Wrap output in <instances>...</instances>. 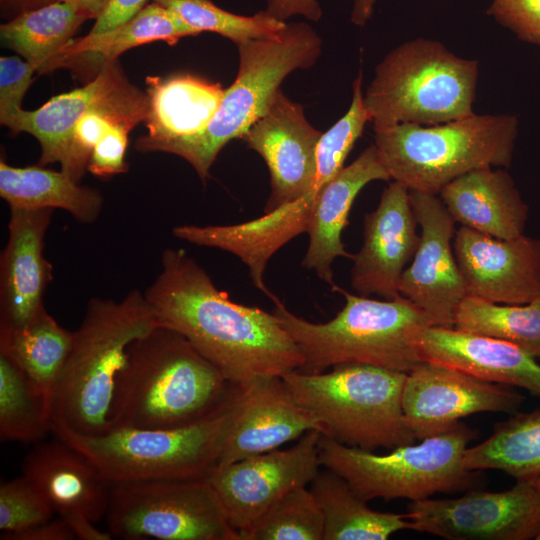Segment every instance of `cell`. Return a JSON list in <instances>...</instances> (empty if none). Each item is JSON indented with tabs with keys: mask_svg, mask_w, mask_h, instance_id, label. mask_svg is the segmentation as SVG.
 Returning a JSON list of instances; mask_svg holds the SVG:
<instances>
[{
	"mask_svg": "<svg viewBox=\"0 0 540 540\" xmlns=\"http://www.w3.org/2000/svg\"><path fill=\"white\" fill-rule=\"evenodd\" d=\"M144 295L160 325L183 335L235 386L299 369L303 356L274 314L219 290L183 249L162 252Z\"/></svg>",
	"mask_w": 540,
	"mask_h": 540,
	"instance_id": "cell-1",
	"label": "cell"
},
{
	"mask_svg": "<svg viewBox=\"0 0 540 540\" xmlns=\"http://www.w3.org/2000/svg\"><path fill=\"white\" fill-rule=\"evenodd\" d=\"M239 389L183 335L158 325L129 347L114 429L195 425L224 412Z\"/></svg>",
	"mask_w": 540,
	"mask_h": 540,
	"instance_id": "cell-2",
	"label": "cell"
},
{
	"mask_svg": "<svg viewBox=\"0 0 540 540\" xmlns=\"http://www.w3.org/2000/svg\"><path fill=\"white\" fill-rule=\"evenodd\" d=\"M158 325L144 292L90 299L52 392V428L86 436L112 431L129 347Z\"/></svg>",
	"mask_w": 540,
	"mask_h": 540,
	"instance_id": "cell-3",
	"label": "cell"
},
{
	"mask_svg": "<svg viewBox=\"0 0 540 540\" xmlns=\"http://www.w3.org/2000/svg\"><path fill=\"white\" fill-rule=\"evenodd\" d=\"M344 307L325 323L293 314L278 297L272 313L297 344L303 364L297 369L319 373L339 364L359 363L410 372L421 363L418 338L433 326L429 316L402 295L376 300L353 295L336 285Z\"/></svg>",
	"mask_w": 540,
	"mask_h": 540,
	"instance_id": "cell-4",
	"label": "cell"
},
{
	"mask_svg": "<svg viewBox=\"0 0 540 540\" xmlns=\"http://www.w3.org/2000/svg\"><path fill=\"white\" fill-rule=\"evenodd\" d=\"M321 38L307 23H287L276 35L237 45L239 69L225 89L218 110L201 132L166 141L138 138L141 152L162 151L178 155L205 182L218 153L244 133L269 109L280 84L291 72L313 66L321 53Z\"/></svg>",
	"mask_w": 540,
	"mask_h": 540,
	"instance_id": "cell-5",
	"label": "cell"
},
{
	"mask_svg": "<svg viewBox=\"0 0 540 540\" xmlns=\"http://www.w3.org/2000/svg\"><path fill=\"white\" fill-rule=\"evenodd\" d=\"M374 132V145L391 180L409 191L438 195L472 170L510 166L518 119L474 113L436 125L376 126Z\"/></svg>",
	"mask_w": 540,
	"mask_h": 540,
	"instance_id": "cell-6",
	"label": "cell"
},
{
	"mask_svg": "<svg viewBox=\"0 0 540 540\" xmlns=\"http://www.w3.org/2000/svg\"><path fill=\"white\" fill-rule=\"evenodd\" d=\"M332 368L293 370L281 377L292 397L318 421L322 435L368 451L415 443L402 409L407 373L359 363Z\"/></svg>",
	"mask_w": 540,
	"mask_h": 540,
	"instance_id": "cell-7",
	"label": "cell"
},
{
	"mask_svg": "<svg viewBox=\"0 0 540 540\" xmlns=\"http://www.w3.org/2000/svg\"><path fill=\"white\" fill-rule=\"evenodd\" d=\"M478 62L442 43L418 38L401 44L377 65L364 105L373 127L436 125L473 115Z\"/></svg>",
	"mask_w": 540,
	"mask_h": 540,
	"instance_id": "cell-8",
	"label": "cell"
},
{
	"mask_svg": "<svg viewBox=\"0 0 540 540\" xmlns=\"http://www.w3.org/2000/svg\"><path fill=\"white\" fill-rule=\"evenodd\" d=\"M477 431L459 422L451 429L392 449L388 454L344 445L327 436L319 440L324 468L343 477L364 500L429 498L436 493L471 490L476 471L464 467L463 456Z\"/></svg>",
	"mask_w": 540,
	"mask_h": 540,
	"instance_id": "cell-9",
	"label": "cell"
},
{
	"mask_svg": "<svg viewBox=\"0 0 540 540\" xmlns=\"http://www.w3.org/2000/svg\"><path fill=\"white\" fill-rule=\"evenodd\" d=\"M230 406L208 420L176 429L121 427L98 436L62 427L51 432L90 458L110 484L205 478L217 465Z\"/></svg>",
	"mask_w": 540,
	"mask_h": 540,
	"instance_id": "cell-10",
	"label": "cell"
},
{
	"mask_svg": "<svg viewBox=\"0 0 540 540\" xmlns=\"http://www.w3.org/2000/svg\"><path fill=\"white\" fill-rule=\"evenodd\" d=\"M105 518L112 538L240 540L206 478L111 484Z\"/></svg>",
	"mask_w": 540,
	"mask_h": 540,
	"instance_id": "cell-11",
	"label": "cell"
},
{
	"mask_svg": "<svg viewBox=\"0 0 540 540\" xmlns=\"http://www.w3.org/2000/svg\"><path fill=\"white\" fill-rule=\"evenodd\" d=\"M406 517L411 529L449 540H540V490L532 481H517L502 492L416 500Z\"/></svg>",
	"mask_w": 540,
	"mask_h": 540,
	"instance_id": "cell-12",
	"label": "cell"
},
{
	"mask_svg": "<svg viewBox=\"0 0 540 540\" xmlns=\"http://www.w3.org/2000/svg\"><path fill=\"white\" fill-rule=\"evenodd\" d=\"M321 433L311 430L287 449H275L215 467L205 477L216 493L228 522L238 532L250 527L291 490L310 485L321 462Z\"/></svg>",
	"mask_w": 540,
	"mask_h": 540,
	"instance_id": "cell-13",
	"label": "cell"
},
{
	"mask_svg": "<svg viewBox=\"0 0 540 540\" xmlns=\"http://www.w3.org/2000/svg\"><path fill=\"white\" fill-rule=\"evenodd\" d=\"M524 396L439 363L422 361L407 373L402 409L416 441L441 434L479 412L515 413Z\"/></svg>",
	"mask_w": 540,
	"mask_h": 540,
	"instance_id": "cell-14",
	"label": "cell"
},
{
	"mask_svg": "<svg viewBox=\"0 0 540 540\" xmlns=\"http://www.w3.org/2000/svg\"><path fill=\"white\" fill-rule=\"evenodd\" d=\"M409 192L421 233L398 291L423 310L433 326L453 327L455 311L467 295L451 245L456 222L438 195Z\"/></svg>",
	"mask_w": 540,
	"mask_h": 540,
	"instance_id": "cell-15",
	"label": "cell"
},
{
	"mask_svg": "<svg viewBox=\"0 0 540 540\" xmlns=\"http://www.w3.org/2000/svg\"><path fill=\"white\" fill-rule=\"evenodd\" d=\"M22 475L71 526L76 539L110 540L95 523L105 517L111 484L85 454L57 437L39 442L24 458Z\"/></svg>",
	"mask_w": 540,
	"mask_h": 540,
	"instance_id": "cell-16",
	"label": "cell"
},
{
	"mask_svg": "<svg viewBox=\"0 0 540 540\" xmlns=\"http://www.w3.org/2000/svg\"><path fill=\"white\" fill-rule=\"evenodd\" d=\"M453 251L467 294L516 305L540 297L539 239H499L461 226Z\"/></svg>",
	"mask_w": 540,
	"mask_h": 540,
	"instance_id": "cell-17",
	"label": "cell"
},
{
	"mask_svg": "<svg viewBox=\"0 0 540 540\" xmlns=\"http://www.w3.org/2000/svg\"><path fill=\"white\" fill-rule=\"evenodd\" d=\"M322 428L289 393L281 377H259L240 387L216 467L266 453Z\"/></svg>",
	"mask_w": 540,
	"mask_h": 540,
	"instance_id": "cell-18",
	"label": "cell"
},
{
	"mask_svg": "<svg viewBox=\"0 0 540 540\" xmlns=\"http://www.w3.org/2000/svg\"><path fill=\"white\" fill-rule=\"evenodd\" d=\"M321 135L306 119L303 107L279 90L265 115L241 137L264 159L270 172L271 194L264 213L310 190Z\"/></svg>",
	"mask_w": 540,
	"mask_h": 540,
	"instance_id": "cell-19",
	"label": "cell"
},
{
	"mask_svg": "<svg viewBox=\"0 0 540 540\" xmlns=\"http://www.w3.org/2000/svg\"><path fill=\"white\" fill-rule=\"evenodd\" d=\"M409 190L392 181L377 208L364 216L363 244L353 255L352 288L362 296L393 299L405 266L420 242Z\"/></svg>",
	"mask_w": 540,
	"mask_h": 540,
	"instance_id": "cell-20",
	"label": "cell"
},
{
	"mask_svg": "<svg viewBox=\"0 0 540 540\" xmlns=\"http://www.w3.org/2000/svg\"><path fill=\"white\" fill-rule=\"evenodd\" d=\"M53 209L10 208L8 241L0 259V331L21 328L45 310L52 265L43 254Z\"/></svg>",
	"mask_w": 540,
	"mask_h": 540,
	"instance_id": "cell-21",
	"label": "cell"
},
{
	"mask_svg": "<svg viewBox=\"0 0 540 540\" xmlns=\"http://www.w3.org/2000/svg\"><path fill=\"white\" fill-rule=\"evenodd\" d=\"M418 347L423 361L439 363L485 381L516 386L540 397V364L521 347L503 340L429 326Z\"/></svg>",
	"mask_w": 540,
	"mask_h": 540,
	"instance_id": "cell-22",
	"label": "cell"
},
{
	"mask_svg": "<svg viewBox=\"0 0 540 540\" xmlns=\"http://www.w3.org/2000/svg\"><path fill=\"white\" fill-rule=\"evenodd\" d=\"M391 180L377 148H366L350 165L320 191L307 228L308 248L302 266L313 270L318 277L335 286L332 264L337 257L353 258L342 241V232L348 224L353 202L368 183Z\"/></svg>",
	"mask_w": 540,
	"mask_h": 540,
	"instance_id": "cell-23",
	"label": "cell"
},
{
	"mask_svg": "<svg viewBox=\"0 0 540 540\" xmlns=\"http://www.w3.org/2000/svg\"><path fill=\"white\" fill-rule=\"evenodd\" d=\"M438 196L462 226L499 239L524 232L529 207L502 169L472 170L448 183Z\"/></svg>",
	"mask_w": 540,
	"mask_h": 540,
	"instance_id": "cell-24",
	"label": "cell"
},
{
	"mask_svg": "<svg viewBox=\"0 0 540 540\" xmlns=\"http://www.w3.org/2000/svg\"><path fill=\"white\" fill-rule=\"evenodd\" d=\"M117 60L104 63L92 81L81 88L57 95L40 108L21 110L8 128L33 135L41 145L39 165L64 161L73 127L92 105L129 84Z\"/></svg>",
	"mask_w": 540,
	"mask_h": 540,
	"instance_id": "cell-25",
	"label": "cell"
},
{
	"mask_svg": "<svg viewBox=\"0 0 540 540\" xmlns=\"http://www.w3.org/2000/svg\"><path fill=\"white\" fill-rule=\"evenodd\" d=\"M148 111L146 141H166L197 134L204 130L223 99L220 83L192 75L146 78Z\"/></svg>",
	"mask_w": 540,
	"mask_h": 540,
	"instance_id": "cell-26",
	"label": "cell"
},
{
	"mask_svg": "<svg viewBox=\"0 0 540 540\" xmlns=\"http://www.w3.org/2000/svg\"><path fill=\"white\" fill-rule=\"evenodd\" d=\"M200 33L182 22L173 12L150 1L131 18L99 34L73 38L38 70L47 73L71 66L84 57L100 59V65L117 60L128 49L154 41L175 45L181 38Z\"/></svg>",
	"mask_w": 540,
	"mask_h": 540,
	"instance_id": "cell-27",
	"label": "cell"
},
{
	"mask_svg": "<svg viewBox=\"0 0 540 540\" xmlns=\"http://www.w3.org/2000/svg\"><path fill=\"white\" fill-rule=\"evenodd\" d=\"M0 196L10 208L38 210L63 209L78 222L97 220L103 207L101 193L82 186L68 174L41 165L10 166L0 160Z\"/></svg>",
	"mask_w": 540,
	"mask_h": 540,
	"instance_id": "cell-28",
	"label": "cell"
},
{
	"mask_svg": "<svg viewBox=\"0 0 540 540\" xmlns=\"http://www.w3.org/2000/svg\"><path fill=\"white\" fill-rule=\"evenodd\" d=\"M324 519L323 540H386L411 529L406 514L371 509L348 482L324 468L310 483Z\"/></svg>",
	"mask_w": 540,
	"mask_h": 540,
	"instance_id": "cell-29",
	"label": "cell"
},
{
	"mask_svg": "<svg viewBox=\"0 0 540 540\" xmlns=\"http://www.w3.org/2000/svg\"><path fill=\"white\" fill-rule=\"evenodd\" d=\"M463 464L470 471L500 470L517 481L540 476V410L496 423L485 441L465 450Z\"/></svg>",
	"mask_w": 540,
	"mask_h": 540,
	"instance_id": "cell-30",
	"label": "cell"
},
{
	"mask_svg": "<svg viewBox=\"0 0 540 540\" xmlns=\"http://www.w3.org/2000/svg\"><path fill=\"white\" fill-rule=\"evenodd\" d=\"M73 334L45 309L21 328L0 331V354L8 357L51 398L70 352Z\"/></svg>",
	"mask_w": 540,
	"mask_h": 540,
	"instance_id": "cell-31",
	"label": "cell"
},
{
	"mask_svg": "<svg viewBox=\"0 0 540 540\" xmlns=\"http://www.w3.org/2000/svg\"><path fill=\"white\" fill-rule=\"evenodd\" d=\"M88 17L64 1L20 12L0 26L1 43L35 66L38 71L65 46Z\"/></svg>",
	"mask_w": 540,
	"mask_h": 540,
	"instance_id": "cell-32",
	"label": "cell"
},
{
	"mask_svg": "<svg viewBox=\"0 0 540 540\" xmlns=\"http://www.w3.org/2000/svg\"><path fill=\"white\" fill-rule=\"evenodd\" d=\"M457 330L515 344L540 357V297L527 304H498L467 294L459 303Z\"/></svg>",
	"mask_w": 540,
	"mask_h": 540,
	"instance_id": "cell-33",
	"label": "cell"
},
{
	"mask_svg": "<svg viewBox=\"0 0 540 540\" xmlns=\"http://www.w3.org/2000/svg\"><path fill=\"white\" fill-rule=\"evenodd\" d=\"M52 431L51 398L0 354V439L37 442Z\"/></svg>",
	"mask_w": 540,
	"mask_h": 540,
	"instance_id": "cell-34",
	"label": "cell"
},
{
	"mask_svg": "<svg viewBox=\"0 0 540 540\" xmlns=\"http://www.w3.org/2000/svg\"><path fill=\"white\" fill-rule=\"evenodd\" d=\"M322 511L308 486L298 487L270 506L240 540H323Z\"/></svg>",
	"mask_w": 540,
	"mask_h": 540,
	"instance_id": "cell-35",
	"label": "cell"
},
{
	"mask_svg": "<svg viewBox=\"0 0 540 540\" xmlns=\"http://www.w3.org/2000/svg\"><path fill=\"white\" fill-rule=\"evenodd\" d=\"M173 12L193 30L214 32L236 45L249 40L271 37L279 33L286 22L266 10L253 16L233 14L216 6L211 0H150Z\"/></svg>",
	"mask_w": 540,
	"mask_h": 540,
	"instance_id": "cell-36",
	"label": "cell"
},
{
	"mask_svg": "<svg viewBox=\"0 0 540 540\" xmlns=\"http://www.w3.org/2000/svg\"><path fill=\"white\" fill-rule=\"evenodd\" d=\"M370 122L362 93V73L353 82V97L348 111L325 133H322L315 154V175L312 189L320 192L344 167V162L357 139Z\"/></svg>",
	"mask_w": 540,
	"mask_h": 540,
	"instance_id": "cell-37",
	"label": "cell"
},
{
	"mask_svg": "<svg viewBox=\"0 0 540 540\" xmlns=\"http://www.w3.org/2000/svg\"><path fill=\"white\" fill-rule=\"evenodd\" d=\"M42 493L24 475L0 485V530L20 531L54 517Z\"/></svg>",
	"mask_w": 540,
	"mask_h": 540,
	"instance_id": "cell-38",
	"label": "cell"
},
{
	"mask_svg": "<svg viewBox=\"0 0 540 540\" xmlns=\"http://www.w3.org/2000/svg\"><path fill=\"white\" fill-rule=\"evenodd\" d=\"M36 71L28 61L18 57L0 58V122L9 126L22 110L21 102Z\"/></svg>",
	"mask_w": 540,
	"mask_h": 540,
	"instance_id": "cell-39",
	"label": "cell"
},
{
	"mask_svg": "<svg viewBox=\"0 0 540 540\" xmlns=\"http://www.w3.org/2000/svg\"><path fill=\"white\" fill-rule=\"evenodd\" d=\"M487 13L522 41L540 45V0H492Z\"/></svg>",
	"mask_w": 540,
	"mask_h": 540,
	"instance_id": "cell-40",
	"label": "cell"
},
{
	"mask_svg": "<svg viewBox=\"0 0 540 540\" xmlns=\"http://www.w3.org/2000/svg\"><path fill=\"white\" fill-rule=\"evenodd\" d=\"M130 130L123 125L111 129L94 147L87 170L102 178L125 173L129 167L125 154Z\"/></svg>",
	"mask_w": 540,
	"mask_h": 540,
	"instance_id": "cell-41",
	"label": "cell"
},
{
	"mask_svg": "<svg viewBox=\"0 0 540 540\" xmlns=\"http://www.w3.org/2000/svg\"><path fill=\"white\" fill-rule=\"evenodd\" d=\"M76 535L69 523L61 516L31 526L29 528L1 533V540H72Z\"/></svg>",
	"mask_w": 540,
	"mask_h": 540,
	"instance_id": "cell-42",
	"label": "cell"
},
{
	"mask_svg": "<svg viewBox=\"0 0 540 540\" xmlns=\"http://www.w3.org/2000/svg\"><path fill=\"white\" fill-rule=\"evenodd\" d=\"M149 2L150 0H107L102 13L95 20L89 33L99 34L117 27Z\"/></svg>",
	"mask_w": 540,
	"mask_h": 540,
	"instance_id": "cell-43",
	"label": "cell"
},
{
	"mask_svg": "<svg viewBox=\"0 0 540 540\" xmlns=\"http://www.w3.org/2000/svg\"><path fill=\"white\" fill-rule=\"evenodd\" d=\"M266 11L274 18L285 21L286 19L301 15L311 21H318L322 16V10L317 0H265Z\"/></svg>",
	"mask_w": 540,
	"mask_h": 540,
	"instance_id": "cell-44",
	"label": "cell"
},
{
	"mask_svg": "<svg viewBox=\"0 0 540 540\" xmlns=\"http://www.w3.org/2000/svg\"><path fill=\"white\" fill-rule=\"evenodd\" d=\"M376 0H354L351 12V22L358 26H364L370 19Z\"/></svg>",
	"mask_w": 540,
	"mask_h": 540,
	"instance_id": "cell-45",
	"label": "cell"
},
{
	"mask_svg": "<svg viewBox=\"0 0 540 540\" xmlns=\"http://www.w3.org/2000/svg\"><path fill=\"white\" fill-rule=\"evenodd\" d=\"M70 2L77 7L88 17V19H97L102 13L107 0H54Z\"/></svg>",
	"mask_w": 540,
	"mask_h": 540,
	"instance_id": "cell-46",
	"label": "cell"
},
{
	"mask_svg": "<svg viewBox=\"0 0 540 540\" xmlns=\"http://www.w3.org/2000/svg\"><path fill=\"white\" fill-rule=\"evenodd\" d=\"M53 1L54 0H1V3L7 6L18 8L21 10V12H23L46 5Z\"/></svg>",
	"mask_w": 540,
	"mask_h": 540,
	"instance_id": "cell-47",
	"label": "cell"
},
{
	"mask_svg": "<svg viewBox=\"0 0 540 540\" xmlns=\"http://www.w3.org/2000/svg\"><path fill=\"white\" fill-rule=\"evenodd\" d=\"M532 482H533L534 485L540 490V476H538L537 478H535L534 480H532Z\"/></svg>",
	"mask_w": 540,
	"mask_h": 540,
	"instance_id": "cell-48",
	"label": "cell"
}]
</instances>
